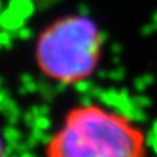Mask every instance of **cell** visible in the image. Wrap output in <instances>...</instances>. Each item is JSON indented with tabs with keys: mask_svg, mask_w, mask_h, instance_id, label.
<instances>
[{
	"mask_svg": "<svg viewBox=\"0 0 157 157\" xmlns=\"http://www.w3.org/2000/svg\"><path fill=\"white\" fill-rule=\"evenodd\" d=\"M147 134L132 118L95 102L70 108L45 144V157H147Z\"/></svg>",
	"mask_w": 157,
	"mask_h": 157,
	"instance_id": "1",
	"label": "cell"
},
{
	"mask_svg": "<svg viewBox=\"0 0 157 157\" xmlns=\"http://www.w3.org/2000/svg\"><path fill=\"white\" fill-rule=\"evenodd\" d=\"M0 157H6V146L2 137H0Z\"/></svg>",
	"mask_w": 157,
	"mask_h": 157,
	"instance_id": "3",
	"label": "cell"
},
{
	"mask_svg": "<svg viewBox=\"0 0 157 157\" xmlns=\"http://www.w3.org/2000/svg\"><path fill=\"white\" fill-rule=\"evenodd\" d=\"M103 34L84 15H66L50 22L35 39L34 60L38 71L51 83L73 87L86 83L99 68Z\"/></svg>",
	"mask_w": 157,
	"mask_h": 157,
	"instance_id": "2",
	"label": "cell"
}]
</instances>
